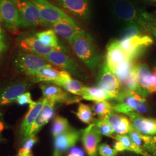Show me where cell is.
Returning <instances> with one entry per match:
<instances>
[{
    "label": "cell",
    "mask_w": 156,
    "mask_h": 156,
    "mask_svg": "<svg viewBox=\"0 0 156 156\" xmlns=\"http://www.w3.org/2000/svg\"><path fill=\"white\" fill-rule=\"evenodd\" d=\"M82 140L84 149L89 156H97L98 147L102 140V135L93 123L82 130Z\"/></svg>",
    "instance_id": "cell-20"
},
{
    "label": "cell",
    "mask_w": 156,
    "mask_h": 156,
    "mask_svg": "<svg viewBox=\"0 0 156 156\" xmlns=\"http://www.w3.org/2000/svg\"><path fill=\"white\" fill-rule=\"evenodd\" d=\"M152 73H153V78H154V86H155L156 93V66L153 67V70H152Z\"/></svg>",
    "instance_id": "cell-44"
},
{
    "label": "cell",
    "mask_w": 156,
    "mask_h": 156,
    "mask_svg": "<svg viewBox=\"0 0 156 156\" xmlns=\"http://www.w3.org/2000/svg\"><path fill=\"white\" fill-rule=\"evenodd\" d=\"M56 84L62 87L67 92L79 97H81L85 87V86L82 82L73 79L72 77L62 80Z\"/></svg>",
    "instance_id": "cell-28"
},
{
    "label": "cell",
    "mask_w": 156,
    "mask_h": 156,
    "mask_svg": "<svg viewBox=\"0 0 156 156\" xmlns=\"http://www.w3.org/2000/svg\"><path fill=\"white\" fill-rule=\"evenodd\" d=\"M95 115H98L99 118L105 117L113 112V105L107 100L95 102L91 107Z\"/></svg>",
    "instance_id": "cell-33"
},
{
    "label": "cell",
    "mask_w": 156,
    "mask_h": 156,
    "mask_svg": "<svg viewBox=\"0 0 156 156\" xmlns=\"http://www.w3.org/2000/svg\"><path fill=\"white\" fill-rule=\"evenodd\" d=\"M13 66L19 73L31 77L43 68L52 65L44 58L23 50L14 58Z\"/></svg>",
    "instance_id": "cell-5"
},
{
    "label": "cell",
    "mask_w": 156,
    "mask_h": 156,
    "mask_svg": "<svg viewBox=\"0 0 156 156\" xmlns=\"http://www.w3.org/2000/svg\"><path fill=\"white\" fill-rule=\"evenodd\" d=\"M119 42L127 55L133 61L136 62L153 44L154 40L151 34L147 33L136 35Z\"/></svg>",
    "instance_id": "cell-8"
},
{
    "label": "cell",
    "mask_w": 156,
    "mask_h": 156,
    "mask_svg": "<svg viewBox=\"0 0 156 156\" xmlns=\"http://www.w3.org/2000/svg\"><path fill=\"white\" fill-rule=\"evenodd\" d=\"M55 104L56 103L53 101L46 99L45 105L39 112L33 124L29 129L25 137L23 138V141L35 136L42 127L50 121L55 114Z\"/></svg>",
    "instance_id": "cell-18"
},
{
    "label": "cell",
    "mask_w": 156,
    "mask_h": 156,
    "mask_svg": "<svg viewBox=\"0 0 156 156\" xmlns=\"http://www.w3.org/2000/svg\"><path fill=\"white\" fill-rule=\"evenodd\" d=\"M50 28L52 29L57 35L66 40L69 45H71L73 39L78 34H87L82 28H78L66 22L54 23L51 25Z\"/></svg>",
    "instance_id": "cell-24"
},
{
    "label": "cell",
    "mask_w": 156,
    "mask_h": 156,
    "mask_svg": "<svg viewBox=\"0 0 156 156\" xmlns=\"http://www.w3.org/2000/svg\"><path fill=\"white\" fill-rule=\"evenodd\" d=\"M113 16L124 26L140 24L144 26L147 12L131 0H109Z\"/></svg>",
    "instance_id": "cell-2"
},
{
    "label": "cell",
    "mask_w": 156,
    "mask_h": 156,
    "mask_svg": "<svg viewBox=\"0 0 156 156\" xmlns=\"http://www.w3.org/2000/svg\"><path fill=\"white\" fill-rule=\"evenodd\" d=\"M92 123L94 124L95 126L102 135L113 138L116 134L109 124L101 118H94Z\"/></svg>",
    "instance_id": "cell-34"
},
{
    "label": "cell",
    "mask_w": 156,
    "mask_h": 156,
    "mask_svg": "<svg viewBox=\"0 0 156 156\" xmlns=\"http://www.w3.org/2000/svg\"><path fill=\"white\" fill-rule=\"evenodd\" d=\"M130 119L133 129L140 134L156 136V118L144 117L135 112H131L127 115Z\"/></svg>",
    "instance_id": "cell-16"
},
{
    "label": "cell",
    "mask_w": 156,
    "mask_h": 156,
    "mask_svg": "<svg viewBox=\"0 0 156 156\" xmlns=\"http://www.w3.org/2000/svg\"><path fill=\"white\" fill-rule=\"evenodd\" d=\"M39 87L42 92L44 98L52 101L55 103L71 105L79 102L82 100L80 97L67 92L56 84L42 83L40 84Z\"/></svg>",
    "instance_id": "cell-10"
},
{
    "label": "cell",
    "mask_w": 156,
    "mask_h": 156,
    "mask_svg": "<svg viewBox=\"0 0 156 156\" xmlns=\"http://www.w3.org/2000/svg\"><path fill=\"white\" fill-rule=\"evenodd\" d=\"M68 156H84V153L80 148L73 147Z\"/></svg>",
    "instance_id": "cell-40"
},
{
    "label": "cell",
    "mask_w": 156,
    "mask_h": 156,
    "mask_svg": "<svg viewBox=\"0 0 156 156\" xmlns=\"http://www.w3.org/2000/svg\"><path fill=\"white\" fill-rule=\"evenodd\" d=\"M0 20L10 33L19 31V14L15 0H0Z\"/></svg>",
    "instance_id": "cell-11"
},
{
    "label": "cell",
    "mask_w": 156,
    "mask_h": 156,
    "mask_svg": "<svg viewBox=\"0 0 156 156\" xmlns=\"http://www.w3.org/2000/svg\"><path fill=\"white\" fill-rule=\"evenodd\" d=\"M134 71L140 88L147 97L156 93L152 71L145 62H135Z\"/></svg>",
    "instance_id": "cell-14"
},
{
    "label": "cell",
    "mask_w": 156,
    "mask_h": 156,
    "mask_svg": "<svg viewBox=\"0 0 156 156\" xmlns=\"http://www.w3.org/2000/svg\"><path fill=\"white\" fill-rule=\"evenodd\" d=\"M145 24H150L156 27V12L153 13L147 12L145 17L144 25Z\"/></svg>",
    "instance_id": "cell-38"
},
{
    "label": "cell",
    "mask_w": 156,
    "mask_h": 156,
    "mask_svg": "<svg viewBox=\"0 0 156 156\" xmlns=\"http://www.w3.org/2000/svg\"><path fill=\"white\" fill-rule=\"evenodd\" d=\"M46 101V98L42 97L37 101H34L33 103L29 105L28 112L24 117L20 128V133L23 136V139L33 124Z\"/></svg>",
    "instance_id": "cell-23"
},
{
    "label": "cell",
    "mask_w": 156,
    "mask_h": 156,
    "mask_svg": "<svg viewBox=\"0 0 156 156\" xmlns=\"http://www.w3.org/2000/svg\"><path fill=\"white\" fill-rule=\"evenodd\" d=\"M70 78L71 75L69 73L50 66L43 68L30 77V79L34 83H51L56 84L62 80Z\"/></svg>",
    "instance_id": "cell-19"
},
{
    "label": "cell",
    "mask_w": 156,
    "mask_h": 156,
    "mask_svg": "<svg viewBox=\"0 0 156 156\" xmlns=\"http://www.w3.org/2000/svg\"><path fill=\"white\" fill-rule=\"evenodd\" d=\"M98 151L100 156H116L118 153L117 151L106 144H101L98 145Z\"/></svg>",
    "instance_id": "cell-36"
},
{
    "label": "cell",
    "mask_w": 156,
    "mask_h": 156,
    "mask_svg": "<svg viewBox=\"0 0 156 156\" xmlns=\"http://www.w3.org/2000/svg\"><path fill=\"white\" fill-rule=\"evenodd\" d=\"M38 141V138L35 136L29 138L24 141L23 147L19 150L18 153L19 156H33L31 150L35 144Z\"/></svg>",
    "instance_id": "cell-35"
},
{
    "label": "cell",
    "mask_w": 156,
    "mask_h": 156,
    "mask_svg": "<svg viewBox=\"0 0 156 156\" xmlns=\"http://www.w3.org/2000/svg\"><path fill=\"white\" fill-rule=\"evenodd\" d=\"M31 87V83L26 80H20L9 84L0 93V107L13 102Z\"/></svg>",
    "instance_id": "cell-17"
},
{
    "label": "cell",
    "mask_w": 156,
    "mask_h": 156,
    "mask_svg": "<svg viewBox=\"0 0 156 156\" xmlns=\"http://www.w3.org/2000/svg\"><path fill=\"white\" fill-rule=\"evenodd\" d=\"M133 61L124 51L118 39H112L106 47L105 63L112 72Z\"/></svg>",
    "instance_id": "cell-12"
},
{
    "label": "cell",
    "mask_w": 156,
    "mask_h": 156,
    "mask_svg": "<svg viewBox=\"0 0 156 156\" xmlns=\"http://www.w3.org/2000/svg\"><path fill=\"white\" fill-rule=\"evenodd\" d=\"M128 135L134 144L140 149L151 156H156V136L140 134L132 128Z\"/></svg>",
    "instance_id": "cell-22"
},
{
    "label": "cell",
    "mask_w": 156,
    "mask_h": 156,
    "mask_svg": "<svg viewBox=\"0 0 156 156\" xmlns=\"http://www.w3.org/2000/svg\"><path fill=\"white\" fill-rule=\"evenodd\" d=\"M153 2H156V0H152Z\"/></svg>",
    "instance_id": "cell-46"
},
{
    "label": "cell",
    "mask_w": 156,
    "mask_h": 156,
    "mask_svg": "<svg viewBox=\"0 0 156 156\" xmlns=\"http://www.w3.org/2000/svg\"><path fill=\"white\" fill-rule=\"evenodd\" d=\"M17 104L19 105H24L26 104H31L34 101L31 98V95L30 92H26L24 94L20 95L16 100Z\"/></svg>",
    "instance_id": "cell-37"
},
{
    "label": "cell",
    "mask_w": 156,
    "mask_h": 156,
    "mask_svg": "<svg viewBox=\"0 0 156 156\" xmlns=\"http://www.w3.org/2000/svg\"></svg>",
    "instance_id": "cell-48"
},
{
    "label": "cell",
    "mask_w": 156,
    "mask_h": 156,
    "mask_svg": "<svg viewBox=\"0 0 156 156\" xmlns=\"http://www.w3.org/2000/svg\"><path fill=\"white\" fill-rule=\"evenodd\" d=\"M101 119L109 123L115 133L118 135L128 134L132 128L130 120L127 117L116 114L115 112Z\"/></svg>",
    "instance_id": "cell-25"
},
{
    "label": "cell",
    "mask_w": 156,
    "mask_h": 156,
    "mask_svg": "<svg viewBox=\"0 0 156 156\" xmlns=\"http://www.w3.org/2000/svg\"><path fill=\"white\" fill-rule=\"evenodd\" d=\"M97 84L99 87L108 93L112 99L115 100L122 91L120 84L116 76L108 67L105 62L99 66Z\"/></svg>",
    "instance_id": "cell-9"
},
{
    "label": "cell",
    "mask_w": 156,
    "mask_h": 156,
    "mask_svg": "<svg viewBox=\"0 0 156 156\" xmlns=\"http://www.w3.org/2000/svg\"><path fill=\"white\" fill-rule=\"evenodd\" d=\"M7 48L4 33L0 27V55H1Z\"/></svg>",
    "instance_id": "cell-39"
},
{
    "label": "cell",
    "mask_w": 156,
    "mask_h": 156,
    "mask_svg": "<svg viewBox=\"0 0 156 156\" xmlns=\"http://www.w3.org/2000/svg\"><path fill=\"white\" fill-rule=\"evenodd\" d=\"M4 129V124L3 114L1 112H0V142L3 140L2 134Z\"/></svg>",
    "instance_id": "cell-43"
},
{
    "label": "cell",
    "mask_w": 156,
    "mask_h": 156,
    "mask_svg": "<svg viewBox=\"0 0 156 156\" xmlns=\"http://www.w3.org/2000/svg\"><path fill=\"white\" fill-rule=\"evenodd\" d=\"M82 130L71 128L64 133L55 138L53 156H62L73 148L82 136Z\"/></svg>",
    "instance_id": "cell-15"
},
{
    "label": "cell",
    "mask_w": 156,
    "mask_h": 156,
    "mask_svg": "<svg viewBox=\"0 0 156 156\" xmlns=\"http://www.w3.org/2000/svg\"><path fill=\"white\" fill-rule=\"evenodd\" d=\"M75 56L91 71L100 64L102 56L89 34H78L71 44Z\"/></svg>",
    "instance_id": "cell-1"
},
{
    "label": "cell",
    "mask_w": 156,
    "mask_h": 156,
    "mask_svg": "<svg viewBox=\"0 0 156 156\" xmlns=\"http://www.w3.org/2000/svg\"><path fill=\"white\" fill-rule=\"evenodd\" d=\"M71 128L68 120L65 117L57 116L53 120L51 127V133L54 138L64 133Z\"/></svg>",
    "instance_id": "cell-31"
},
{
    "label": "cell",
    "mask_w": 156,
    "mask_h": 156,
    "mask_svg": "<svg viewBox=\"0 0 156 156\" xmlns=\"http://www.w3.org/2000/svg\"><path fill=\"white\" fill-rule=\"evenodd\" d=\"M116 104H112L113 111L127 115L131 112L144 114L149 112L146 98L136 93L121 91L116 100Z\"/></svg>",
    "instance_id": "cell-3"
},
{
    "label": "cell",
    "mask_w": 156,
    "mask_h": 156,
    "mask_svg": "<svg viewBox=\"0 0 156 156\" xmlns=\"http://www.w3.org/2000/svg\"><path fill=\"white\" fill-rule=\"evenodd\" d=\"M38 8L42 19L49 27L58 22H66L78 28H82L80 23L73 17L48 0H30Z\"/></svg>",
    "instance_id": "cell-4"
},
{
    "label": "cell",
    "mask_w": 156,
    "mask_h": 156,
    "mask_svg": "<svg viewBox=\"0 0 156 156\" xmlns=\"http://www.w3.org/2000/svg\"><path fill=\"white\" fill-rule=\"evenodd\" d=\"M19 44L23 50L43 58L49 55L52 51L57 50L53 47L42 44L35 35L23 37L19 40Z\"/></svg>",
    "instance_id": "cell-21"
},
{
    "label": "cell",
    "mask_w": 156,
    "mask_h": 156,
    "mask_svg": "<svg viewBox=\"0 0 156 156\" xmlns=\"http://www.w3.org/2000/svg\"><path fill=\"white\" fill-rule=\"evenodd\" d=\"M80 97L85 100L94 101L95 102L112 100L111 97L108 93L99 87L85 86Z\"/></svg>",
    "instance_id": "cell-27"
},
{
    "label": "cell",
    "mask_w": 156,
    "mask_h": 156,
    "mask_svg": "<svg viewBox=\"0 0 156 156\" xmlns=\"http://www.w3.org/2000/svg\"><path fill=\"white\" fill-rule=\"evenodd\" d=\"M44 58L50 64L60 68L81 80L86 81L88 79L87 74L81 67L64 51L55 50Z\"/></svg>",
    "instance_id": "cell-7"
},
{
    "label": "cell",
    "mask_w": 156,
    "mask_h": 156,
    "mask_svg": "<svg viewBox=\"0 0 156 156\" xmlns=\"http://www.w3.org/2000/svg\"><path fill=\"white\" fill-rule=\"evenodd\" d=\"M35 35L42 44L53 47L57 50L62 51L65 53L67 52L66 49L60 44L57 34L52 29L50 28L40 31L35 34Z\"/></svg>",
    "instance_id": "cell-26"
},
{
    "label": "cell",
    "mask_w": 156,
    "mask_h": 156,
    "mask_svg": "<svg viewBox=\"0 0 156 156\" xmlns=\"http://www.w3.org/2000/svg\"><path fill=\"white\" fill-rule=\"evenodd\" d=\"M20 28L41 26L50 28L42 19L38 8L30 0H15Z\"/></svg>",
    "instance_id": "cell-6"
},
{
    "label": "cell",
    "mask_w": 156,
    "mask_h": 156,
    "mask_svg": "<svg viewBox=\"0 0 156 156\" xmlns=\"http://www.w3.org/2000/svg\"><path fill=\"white\" fill-rule=\"evenodd\" d=\"M149 33L145 27L140 24H131L124 26L120 32L119 41L127 39L136 35Z\"/></svg>",
    "instance_id": "cell-29"
},
{
    "label": "cell",
    "mask_w": 156,
    "mask_h": 156,
    "mask_svg": "<svg viewBox=\"0 0 156 156\" xmlns=\"http://www.w3.org/2000/svg\"><path fill=\"white\" fill-rule=\"evenodd\" d=\"M68 13L79 20L87 22L91 16L90 0H56Z\"/></svg>",
    "instance_id": "cell-13"
},
{
    "label": "cell",
    "mask_w": 156,
    "mask_h": 156,
    "mask_svg": "<svg viewBox=\"0 0 156 156\" xmlns=\"http://www.w3.org/2000/svg\"><path fill=\"white\" fill-rule=\"evenodd\" d=\"M145 28L146 29L147 31L151 34V36L154 37L156 40V27L150 24H145L144 25Z\"/></svg>",
    "instance_id": "cell-41"
},
{
    "label": "cell",
    "mask_w": 156,
    "mask_h": 156,
    "mask_svg": "<svg viewBox=\"0 0 156 156\" xmlns=\"http://www.w3.org/2000/svg\"><path fill=\"white\" fill-rule=\"evenodd\" d=\"M113 138L116 140L120 141L123 144L125 149V151L134 152L137 154H140L142 156H148L149 154L145 151L140 149L139 147H138L135 145L133 142V140H131L128 134L118 135L116 134Z\"/></svg>",
    "instance_id": "cell-30"
},
{
    "label": "cell",
    "mask_w": 156,
    "mask_h": 156,
    "mask_svg": "<svg viewBox=\"0 0 156 156\" xmlns=\"http://www.w3.org/2000/svg\"><path fill=\"white\" fill-rule=\"evenodd\" d=\"M113 146H114V149L118 152H122L125 151V149L123 144L119 140H116Z\"/></svg>",
    "instance_id": "cell-42"
},
{
    "label": "cell",
    "mask_w": 156,
    "mask_h": 156,
    "mask_svg": "<svg viewBox=\"0 0 156 156\" xmlns=\"http://www.w3.org/2000/svg\"><path fill=\"white\" fill-rule=\"evenodd\" d=\"M142 2H147V3H151V2H153L152 1V0H140Z\"/></svg>",
    "instance_id": "cell-45"
},
{
    "label": "cell",
    "mask_w": 156,
    "mask_h": 156,
    "mask_svg": "<svg viewBox=\"0 0 156 156\" xmlns=\"http://www.w3.org/2000/svg\"><path fill=\"white\" fill-rule=\"evenodd\" d=\"M78 119L85 124H90L93 122L94 119V115L91 107L83 103H80L77 111L73 112Z\"/></svg>",
    "instance_id": "cell-32"
},
{
    "label": "cell",
    "mask_w": 156,
    "mask_h": 156,
    "mask_svg": "<svg viewBox=\"0 0 156 156\" xmlns=\"http://www.w3.org/2000/svg\"><path fill=\"white\" fill-rule=\"evenodd\" d=\"M148 156H151V154H149V155H148Z\"/></svg>",
    "instance_id": "cell-47"
}]
</instances>
